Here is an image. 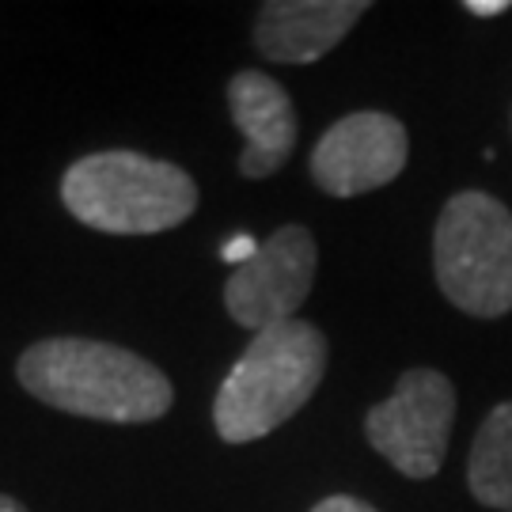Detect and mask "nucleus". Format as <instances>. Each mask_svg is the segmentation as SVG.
Listing matches in <instances>:
<instances>
[{"label": "nucleus", "instance_id": "obj_12", "mask_svg": "<svg viewBox=\"0 0 512 512\" xmlns=\"http://www.w3.org/2000/svg\"><path fill=\"white\" fill-rule=\"evenodd\" d=\"M311 512H380V509H372V505H368V501H361V497L334 494V497H323V501H319Z\"/></svg>", "mask_w": 512, "mask_h": 512}, {"label": "nucleus", "instance_id": "obj_5", "mask_svg": "<svg viewBox=\"0 0 512 512\" xmlns=\"http://www.w3.org/2000/svg\"><path fill=\"white\" fill-rule=\"evenodd\" d=\"M456 421V387L437 368H410L365 414V437L406 478H437Z\"/></svg>", "mask_w": 512, "mask_h": 512}, {"label": "nucleus", "instance_id": "obj_2", "mask_svg": "<svg viewBox=\"0 0 512 512\" xmlns=\"http://www.w3.org/2000/svg\"><path fill=\"white\" fill-rule=\"evenodd\" d=\"M327 361V334L304 319L258 330L213 399L220 440L251 444L281 429L319 391Z\"/></svg>", "mask_w": 512, "mask_h": 512}, {"label": "nucleus", "instance_id": "obj_4", "mask_svg": "<svg viewBox=\"0 0 512 512\" xmlns=\"http://www.w3.org/2000/svg\"><path fill=\"white\" fill-rule=\"evenodd\" d=\"M433 274L444 300L475 319L512 311V209L494 194L448 198L433 228Z\"/></svg>", "mask_w": 512, "mask_h": 512}, {"label": "nucleus", "instance_id": "obj_9", "mask_svg": "<svg viewBox=\"0 0 512 512\" xmlns=\"http://www.w3.org/2000/svg\"><path fill=\"white\" fill-rule=\"evenodd\" d=\"M365 12V0H266L255 16V50L274 65H311L327 57Z\"/></svg>", "mask_w": 512, "mask_h": 512}, {"label": "nucleus", "instance_id": "obj_14", "mask_svg": "<svg viewBox=\"0 0 512 512\" xmlns=\"http://www.w3.org/2000/svg\"><path fill=\"white\" fill-rule=\"evenodd\" d=\"M0 512H27V509H23V505H19L16 497L0 494Z\"/></svg>", "mask_w": 512, "mask_h": 512}, {"label": "nucleus", "instance_id": "obj_6", "mask_svg": "<svg viewBox=\"0 0 512 512\" xmlns=\"http://www.w3.org/2000/svg\"><path fill=\"white\" fill-rule=\"evenodd\" d=\"M319 247L304 224H285L258 247L251 262L232 270L224 285V308L247 330H266L289 323L304 308L315 285Z\"/></svg>", "mask_w": 512, "mask_h": 512}, {"label": "nucleus", "instance_id": "obj_1", "mask_svg": "<svg viewBox=\"0 0 512 512\" xmlns=\"http://www.w3.org/2000/svg\"><path fill=\"white\" fill-rule=\"evenodd\" d=\"M16 376L38 403L114 425L160 421L175 403V387L152 361L92 338H42L23 349Z\"/></svg>", "mask_w": 512, "mask_h": 512}, {"label": "nucleus", "instance_id": "obj_10", "mask_svg": "<svg viewBox=\"0 0 512 512\" xmlns=\"http://www.w3.org/2000/svg\"><path fill=\"white\" fill-rule=\"evenodd\" d=\"M467 486L478 505L512 512V403H497L478 425L467 456Z\"/></svg>", "mask_w": 512, "mask_h": 512}, {"label": "nucleus", "instance_id": "obj_7", "mask_svg": "<svg viewBox=\"0 0 512 512\" xmlns=\"http://www.w3.org/2000/svg\"><path fill=\"white\" fill-rule=\"evenodd\" d=\"M410 156V137L395 114L357 110L338 118L311 148V179L330 198H361L395 183Z\"/></svg>", "mask_w": 512, "mask_h": 512}, {"label": "nucleus", "instance_id": "obj_11", "mask_svg": "<svg viewBox=\"0 0 512 512\" xmlns=\"http://www.w3.org/2000/svg\"><path fill=\"white\" fill-rule=\"evenodd\" d=\"M258 247H262V243H258L255 236H247V232H243V236H232L224 247H220V258H224V262H232V266H243V262H251V258L258 255Z\"/></svg>", "mask_w": 512, "mask_h": 512}, {"label": "nucleus", "instance_id": "obj_8", "mask_svg": "<svg viewBox=\"0 0 512 512\" xmlns=\"http://www.w3.org/2000/svg\"><path fill=\"white\" fill-rule=\"evenodd\" d=\"M228 114L236 129L247 137L239 152V175L243 179H270L293 160L296 152V107L289 92L274 76L243 69L228 80Z\"/></svg>", "mask_w": 512, "mask_h": 512}, {"label": "nucleus", "instance_id": "obj_3", "mask_svg": "<svg viewBox=\"0 0 512 512\" xmlns=\"http://www.w3.org/2000/svg\"><path fill=\"white\" fill-rule=\"evenodd\" d=\"M61 202L80 224L107 236H156L194 217L198 183L179 164L110 148L80 156L61 179Z\"/></svg>", "mask_w": 512, "mask_h": 512}, {"label": "nucleus", "instance_id": "obj_13", "mask_svg": "<svg viewBox=\"0 0 512 512\" xmlns=\"http://www.w3.org/2000/svg\"><path fill=\"white\" fill-rule=\"evenodd\" d=\"M512 4L509 0H463V12H471L478 19H490V16H501V12H509Z\"/></svg>", "mask_w": 512, "mask_h": 512}]
</instances>
